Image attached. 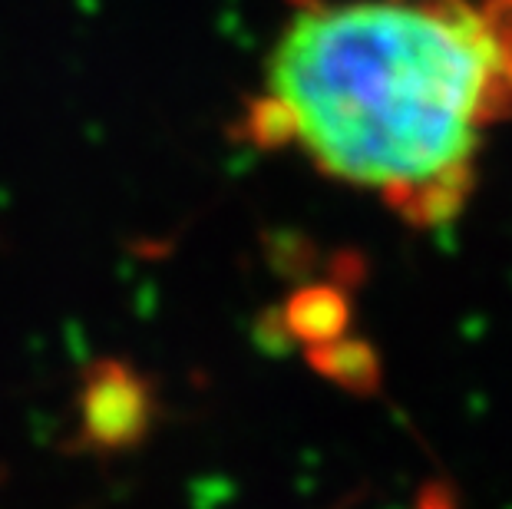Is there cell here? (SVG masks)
Listing matches in <instances>:
<instances>
[{"label": "cell", "instance_id": "1", "mask_svg": "<svg viewBox=\"0 0 512 509\" xmlns=\"http://www.w3.org/2000/svg\"><path fill=\"white\" fill-rule=\"evenodd\" d=\"M512 116V0H298L248 110L252 136L443 225Z\"/></svg>", "mask_w": 512, "mask_h": 509}, {"label": "cell", "instance_id": "2", "mask_svg": "<svg viewBox=\"0 0 512 509\" xmlns=\"http://www.w3.org/2000/svg\"><path fill=\"white\" fill-rule=\"evenodd\" d=\"M143 404L136 377H129L119 364H96L83 387V427L103 447H119L143 427Z\"/></svg>", "mask_w": 512, "mask_h": 509}]
</instances>
